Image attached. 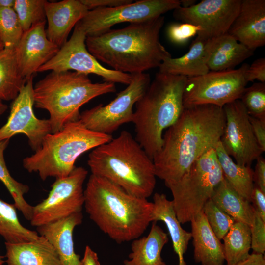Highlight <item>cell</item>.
I'll use <instances>...</instances> for the list:
<instances>
[{
	"mask_svg": "<svg viewBox=\"0 0 265 265\" xmlns=\"http://www.w3.org/2000/svg\"><path fill=\"white\" fill-rule=\"evenodd\" d=\"M225 125L222 107L201 105L184 108L163 134L162 147L153 159L156 177L165 185L178 180L198 159L215 148Z\"/></svg>",
	"mask_w": 265,
	"mask_h": 265,
	"instance_id": "cell-1",
	"label": "cell"
},
{
	"mask_svg": "<svg viewBox=\"0 0 265 265\" xmlns=\"http://www.w3.org/2000/svg\"><path fill=\"white\" fill-rule=\"evenodd\" d=\"M164 23V17L161 16L111 29L98 36L86 37V47L97 60L112 70L131 74L143 73L159 67L165 59L171 57L159 40Z\"/></svg>",
	"mask_w": 265,
	"mask_h": 265,
	"instance_id": "cell-2",
	"label": "cell"
},
{
	"mask_svg": "<svg viewBox=\"0 0 265 265\" xmlns=\"http://www.w3.org/2000/svg\"><path fill=\"white\" fill-rule=\"evenodd\" d=\"M84 195V206L91 220L117 243L139 238L152 222L153 202L104 178L91 174Z\"/></svg>",
	"mask_w": 265,
	"mask_h": 265,
	"instance_id": "cell-3",
	"label": "cell"
},
{
	"mask_svg": "<svg viewBox=\"0 0 265 265\" xmlns=\"http://www.w3.org/2000/svg\"><path fill=\"white\" fill-rule=\"evenodd\" d=\"M87 164L91 174L109 180L134 196L147 199L154 190L153 161L127 131L93 149Z\"/></svg>",
	"mask_w": 265,
	"mask_h": 265,
	"instance_id": "cell-4",
	"label": "cell"
},
{
	"mask_svg": "<svg viewBox=\"0 0 265 265\" xmlns=\"http://www.w3.org/2000/svg\"><path fill=\"white\" fill-rule=\"evenodd\" d=\"M187 77L158 72L135 104L132 122L135 139L153 160L162 145L163 132L182 114Z\"/></svg>",
	"mask_w": 265,
	"mask_h": 265,
	"instance_id": "cell-5",
	"label": "cell"
},
{
	"mask_svg": "<svg viewBox=\"0 0 265 265\" xmlns=\"http://www.w3.org/2000/svg\"><path fill=\"white\" fill-rule=\"evenodd\" d=\"M116 91L114 83H93L88 75L74 71H51L33 87L36 107L46 110L52 133L79 120L80 108L94 98Z\"/></svg>",
	"mask_w": 265,
	"mask_h": 265,
	"instance_id": "cell-6",
	"label": "cell"
},
{
	"mask_svg": "<svg viewBox=\"0 0 265 265\" xmlns=\"http://www.w3.org/2000/svg\"><path fill=\"white\" fill-rule=\"evenodd\" d=\"M112 138L88 129L80 120L70 122L61 130L47 134L40 148L23 159V166L30 173H38L42 180L65 177L75 168L79 157Z\"/></svg>",
	"mask_w": 265,
	"mask_h": 265,
	"instance_id": "cell-7",
	"label": "cell"
},
{
	"mask_svg": "<svg viewBox=\"0 0 265 265\" xmlns=\"http://www.w3.org/2000/svg\"><path fill=\"white\" fill-rule=\"evenodd\" d=\"M224 176L214 148L193 163L178 180L166 184L171 192L176 216L181 224L191 220L202 211Z\"/></svg>",
	"mask_w": 265,
	"mask_h": 265,
	"instance_id": "cell-8",
	"label": "cell"
},
{
	"mask_svg": "<svg viewBox=\"0 0 265 265\" xmlns=\"http://www.w3.org/2000/svg\"><path fill=\"white\" fill-rule=\"evenodd\" d=\"M249 64L238 69L209 71L197 77L187 78L183 94L184 108L201 105L223 108L240 99L246 88V72Z\"/></svg>",
	"mask_w": 265,
	"mask_h": 265,
	"instance_id": "cell-9",
	"label": "cell"
},
{
	"mask_svg": "<svg viewBox=\"0 0 265 265\" xmlns=\"http://www.w3.org/2000/svg\"><path fill=\"white\" fill-rule=\"evenodd\" d=\"M132 76L130 83L109 103L105 106L100 104L80 114L79 120L87 128L111 135L121 125L132 122L133 106L151 83L147 73H134Z\"/></svg>",
	"mask_w": 265,
	"mask_h": 265,
	"instance_id": "cell-10",
	"label": "cell"
},
{
	"mask_svg": "<svg viewBox=\"0 0 265 265\" xmlns=\"http://www.w3.org/2000/svg\"><path fill=\"white\" fill-rule=\"evenodd\" d=\"M180 6L179 0H141L122 6L89 10L77 25L86 37L96 36L124 22L141 23L156 19Z\"/></svg>",
	"mask_w": 265,
	"mask_h": 265,
	"instance_id": "cell-11",
	"label": "cell"
},
{
	"mask_svg": "<svg viewBox=\"0 0 265 265\" xmlns=\"http://www.w3.org/2000/svg\"><path fill=\"white\" fill-rule=\"evenodd\" d=\"M87 174L84 168L75 167L67 176L56 178L47 197L33 206L31 225L37 227L81 212Z\"/></svg>",
	"mask_w": 265,
	"mask_h": 265,
	"instance_id": "cell-12",
	"label": "cell"
},
{
	"mask_svg": "<svg viewBox=\"0 0 265 265\" xmlns=\"http://www.w3.org/2000/svg\"><path fill=\"white\" fill-rule=\"evenodd\" d=\"M86 39L84 32L76 25L69 40L37 72L70 71L86 75L92 74L101 77L104 81L129 85L132 78V74L103 66L88 51Z\"/></svg>",
	"mask_w": 265,
	"mask_h": 265,
	"instance_id": "cell-13",
	"label": "cell"
},
{
	"mask_svg": "<svg viewBox=\"0 0 265 265\" xmlns=\"http://www.w3.org/2000/svg\"><path fill=\"white\" fill-rule=\"evenodd\" d=\"M223 108L225 125L220 141L237 163L251 166L263 151L254 134L249 115L240 99L226 104Z\"/></svg>",
	"mask_w": 265,
	"mask_h": 265,
	"instance_id": "cell-14",
	"label": "cell"
},
{
	"mask_svg": "<svg viewBox=\"0 0 265 265\" xmlns=\"http://www.w3.org/2000/svg\"><path fill=\"white\" fill-rule=\"evenodd\" d=\"M33 78V76L26 80L13 100L7 121L0 128V141L24 134L31 149L36 151L45 137L52 133V128L49 119H40L34 114Z\"/></svg>",
	"mask_w": 265,
	"mask_h": 265,
	"instance_id": "cell-15",
	"label": "cell"
},
{
	"mask_svg": "<svg viewBox=\"0 0 265 265\" xmlns=\"http://www.w3.org/2000/svg\"><path fill=\"white\" fill-rule=\"evenodd\" d=\"M241 0H203L194 5L181 6L173 11L177 20L199 26L202 30L197 35L214 39L228 32L237 17Z\"/></svg>",
	"mask_w": 265,
	"mask_h": 265,
	"instance_id": "cell-16",
	"label": "cell"
},
{
	"mask_svg": "<svg viewBox=\"0 0 265 265\" xmlns=\"http://www.w3.org/2000/svg\"><path fill=\"white\" fill-rule=\"evenodd\" d=\"M46 22L35 24L25 31L15 48L18 67L26 81L54 57L60 49L48 38Z\"/></svg>",
	"mask_w": 265,
	"mask_h": 265,
	"instance_id": "cell-17",
	"label": "cell"
},
{
	"mask_svg": "<svg viewBox=\"0 0 265 265\" xmlns=\"http://www.w3.org/2000/svg\"><path fill=\"white\" fill-rule=\"evenodd\" d=\"M254 51L265 44V0H241L239 12L228 32Z\"/></svg>",
	"mask_w": 265,
	"mask_h": 265,
	"instance_id": "cell-18",
	"label": "cell"
},
{
	"mask_svg": "<svg viewBox=\"0 0 265 265\" xmlns=\"http://www.w3.org/2000/svg\"><path fill=\"white\" fill-rule=\"evenodd\" d=\"M45 14L48 26V38L59 48L67 41L72 28L87 13L88 9L80 0H64L58 2L46 1Z\"/></svg>",
	"mask_w": 265,
	"mask_h": 265,
	"instance_id": "cell-19",
	"label": "cell"
},
{
	"mask_svg": "<svg viewBox=\"0 0 265 265\" xmlns=\"http://www.w3.org/2000/svg\"><path fill=\"white\" fill-rule=\"evenodd\" d=\"M82 219L81 212L37 227V232L53 247L62 265H81L80 256L74 249L73 232Z\"/></svg>",
	"mask_w": 265,
	"mask_h": 265,
	"instance_id": "cell-20",
	"label": "cell"
},
{
	"mask_svg": "<svg viewBox=\"0 0 265 265\" xmlns=\"http://www.w3.org/2000/svg\"><path fill=\"white\" fill-rule=\"evenodd\" d=\"M214 39L197 35L187 53L178 58L165 59L159 67V72L187 78L207 73L210 71L207 61Z\"/></svg>",
	"mask_w": 265,
	"mask_h": 265,
	"instance_id": "cell-21",
	"label": "cell"
},
{
	"mask_svg": "<svg viewBox=\"0 0 265 265\" xmlns=\"http://www.w3.org/2000/svg\"><path fill=\"white\" fill-rule=\"evenodd\" d=\"M194 259L202 265H223V245L211 228L202 211L190 222Z\"/></svg>",
	"mask_w": 265,
	"mask_h": 265,
	"instance_id": "cell-22",
	"label": "cell"
},
{
	"mask_svg": "<svg viewBox=\"0 0 265 265\" xmlns=\"http://www.w3.org/2000/svg\"><path fill=\"white\" fill-rule=\"evenodd\" d=\"M152 222L161 221L165 224L171 238L173 249L177 255L179 265H186L184 259L191 234L181 226L175 213L172 200L165 194L155 193L153 196Z\"/></svg>",
	"mask_w": 265,
	"mask_h": 265,
	"instance_id": "cell-23",
	"label": "cell"
},
{
	"mask_svg": "<svg viewBox=\"0 0 265 265\" xmlns=\"http://www.w3.org/2000/svg\"><path fill=\"white\" fill-rule=\"evenodd\" d=\"M152 223L146 236L132 241L129 259L124 261V265H166L161 254L168 241V235L156 222Z\"/></svg>",
	"mask_w": 265,
	"mask_h": 265,
	"instance_id": "cell-24",
	"label": "cell"
},
{
	"mask_svg": "<svg viewBox=\"0 0 265 265\" xmlns=\"http://www.w3.org/2000/svg\"><path fill=\"white\" fill-rule=\"evenodd\" d=\"M7 265H62L57 254L48 242H5Z\"/></svg>",
	"mask_w": 265,
	"mask_h": 265,
	"instance_id": "cell-25",
	"label": "cell"
},
{
	"mask_svg": "<svg viewBox=\"0 0 265 265\" xmlns=\"http://www.w3.org/2000/svg\"><path fill=\"white\" fill-rule=\"evenodd\" d=\"M252 51L228 33L214 38L207 61L210 71L234 69L252 56Z\"/></svg>",
	"mask_w": 265,
	"mask_h": 265,
	"instance_id": "cell-26",
	"label": "cell"
},
{
	"mask_svg": "<svg viewBox=\"0 0 265 265\" xmlns=\"http://www.w3.org/2000/svg\"><path fill=\"white\" fill-rule=\"evenodd\" d=\"M211 199L235 221L251 225L254 213L253 206L238 193L224 177L215 188Z\"/></svg>",
	"mask_w": 265,
	"mask_h": 265,
	"instance_id": "cell-27",
	"label": "cell"
},
{
	"mask_svg": "<svg viewBox=\"0 0 265 265\" xmlns=\"http://www.w3.org/2000/svg\"><path fill=\"white\" fill-rule=\"evenodd\" d=\"M214 149L224 178L238 193L250 202L254 185L253 170L251 166L235 162L220 141Z\"/></svg>",
	"mask_w": 265,
	"mask_h": 265,
	"instance_id": "cell-28",
	"label": "cell"
},
{
	"mask_svg": "<svg viewBox=\"0 0 265 265\" xmlns=\"http://www.w3.org/2000/svg\"><path fill=\"white\" fill-rule=\"evenodd\" d=\"M13 204L0 199V235L6 242L17 243L30 241L47 242V240L34 231L22 225Z\"/></svg>",
	"mask_w": 265,
	"mask_h": 265,
	"instance_id": "cell-29",
	"label": "cell"
},
{
	"mask_svg": "<svg viewBox=\"0 0 265 265\" xmlns=\"http://www.w3.org/2000/svg\"><path fill=\"white\" fill-rule=\"evenodd\" d=\"M17 63L15 48L0 51V100H14L26 82Z\"/></svg>",
	"mask_w": 265,
	"mask_h": 265,
	"instance_id": "cell-30",
	"label": "cell"
},
{
	"mask_svg": "<svg viewBox=\"0 0 265 265\" xmlns=\"http://www.w3.org/2000/svg\"><path fill=\"white\" fill-rule=\"evenodd\" d=\"M222 239L227 265H235L249 255L251 240L248 225L235 221Z\"/></svg>",
	"mask_w": 265,
	"mask_h": 265,
	"instance_id": "cell-31",
	"label": "cell"
},
{
	"mask_svg": "<svg viewBox=\"0 0 265 265\" xmlns=\"http://www.w3.org/2000/svg\"><path fill=\"white\" fill-rule=\"evenodd\" d=\"M9 140L0 141V181L7 189L14 200L17 209L21 212L24 217L30 220L32 217L33 206L24 198L25 194L29 191L27 185L18 182L10 175L4 159V152L7 147Z\"/></svg>",
	"mask_w": 265,
	"mask_h": 265,
	"instance_id": "cell-32",
	"label": "cell"
},
{
	"mask_svg": "<svg viewBox=\"0 0 265 265\" xmlns=\"http://www.w3.org/2000/svg\"><path fill=\"white\" fill-rule=\"evenodd\" d=\"M45 0H15L14 9L24 32L32 26L46 22Z\"/></svg>",
	"mask_w": 265,
	"mask_h": 265,
	"instance_id": "cell-33",
	"label": "cell"
},
{
	"mask_svg": "<svg viewBox=\"0 0 265 265\" xmlns=\"http://www.w3.org/2000/svg\"><path fill=\"white\" fill-rule=\"evenodd\" d=\"M24 32L14 8H0V38L4 47L15 48Z\"/></svg>",
	"mask_w": 265,
	"mask_h": 265,
	"instance_id": "cell-34",
	"label": "cell"
},
{
	"mask_svg": "<svg viewBox=\"0 0 265 265\" xmlns=\"http://www.w3.org/2000/svg\"><path fill=\"white\" fill-rule=\"evenodd\" d=\"M249 116L265 119V83L246 87L240 99Z\"/></svg>",
	"mask_w": 265,
	"mask_h": 265,
	"instance_id": "cell-35",
	"label": "cell"
},
{
	"mask_svg": "<svg viewBox=\"0 0 265 265\" xmlns=\"http://www.w3.org/2000/svg\"><path fill=\"white\" fill-rule=\"evenodd\" d=\"M206 219L213 233L222 240L235 223V220L210 199L202 209Z\"/></svg>",
	"mask_w": 265,
	"mask_h": 265,
	"instance_id": "cell-36",
	"label": "cell"
},
{
	"mask_svg": "<svg viewBox=\"0 0 265 265\" xmlns=\"http://www.w3.org/2000/svg\"><path fill=\"white\" fill-rule=\"evenodd\" d=\"M201 30L200 26L190 23H175L168 27L167 35L172 42L181 45L197 35Z\"/></svg>",
	"mask_w": 265,
	"mask_h": 265,
	"instance_id": "cell-37",
	"label": "cell"
},
{
	"mask_svg": "<svg viewBox=\"0 0 265 265\" xmlns=\"http://www.w3.org/2000/svg\"><path fill=\"white\" fill-rule=\"evenodd\" d=\"M251 249L253 252L264 254L265 251V221L254 209L252 223L250 226Z\"/></svg>",
	"mask_w": 265,
	"mask_h": 265,
	"instance_id": "cell-38",
	"label": "cell"
},
{
	"mask_svg": "<svg viewBox=\"0 0 265 265\" xmlns=\"http://www.w3.org/2000/svg\"><path fill=\"white\" fill-rule=\"evenodd\" d=\"M245 79L247 82L255 80L260 82L265 83V58L261 57L255 60L246 72Z\"/></svg>",
	"mask_w": 265,
	"mask_h": 265,
	"instance_id": "cell-39",
	"label": "cell"
},
{
	"mask_svg": "<svg viewBox=\"0 0 265 265\" xmlns=\"http://www.w3.org/2000/svg\"><path fill=\"white\" fill-rule=\"evenodd\" d=\"M88 10L98 8L114 7L132 2V0H80Z\"/></svg>",
	"mask_w": 265,
	"mask_h": 265,
	"instance_id": "cell-40",
	"label": "cell"
},
{
	"mask_svg": "<svg viewBox=\"0 0 265 265\" xmlns=\"http://www.w3.org/2000/svg\"><path fill=\"white\" fill-rule=\"evenodd\" d=\"M250 202L261 218L265 221V192L254 185Z\"/></svg>",
	"mask_w": 265,
	"mask_h": 265,
	"instance_id": "cell-41",
	"label": "cell"
},
{
	"mask_svg": "<svg viewBox=\"0 0 265 265\" xmlns=\"http://www.w3.org/2000/svg\"><path fill=\"white\" fill-rule=\"evenodd\" d=\"M249 120L256 140L264 152L265 151V119L249 116Z\"/></svg>",
	"mask_w": 265,
	"mask_h": 265,
	"instance_id": "cell-42",
	"label": "cell"
},
{
	"mask_svg": "<svg viewBox=\"0 0 265 265\" xmlns=\"http://www.w3.org/2000/svg\"><path fill=\"white\" fill-rule=\"evenodd\" d=\"M256 160L255 170L254 171V185L265 192V159L260 156Z\"/></svg>",
	"mask_w": 265,
	"mask_h": 265,
	"instance_id": "cell-43",
	"label": "cell"
},
{
	"mask_svg": "<svg viewBox=\"0 0 265 265\" xmlns=\"http://www.w3.org/2000/svg\"><path fill=\"white\" fill-rule=\"evenodd\" d=\"M81 265H101L97 254L88 245L85 247Z\"/></svg>",
	"mask_w": 265,
	"mask_h": 265,
	"instance_id": "cell-44",
	"label": "cell"
},
{
	"mask_svg": "<svg viewBox=\"0 0 265 265\" xmlns=\"http://www.w3.org/2000/svg\"><path fill=\"white\" fill-rule=\"evenodd\" d=\"M235 265H265L264 254L253 252Z\"/></svg>",
	"mask_w": 265,
	"mask_h": 265,
	"instance_id": "cell-45",
	"label": "cell"
},
{
	"mask_svg": "<svg viewBox=\"0 0 265 265\" xmlns=\"http://www.w3.org/2000/svg\"><path fill=\"white\" fill-rule=\"evenodd\" d=\"M15 0H0V8H13Z\"/></svg>",
	"mask_w": 265,
	"mask_h": 265,
	"instance_id": "cell-46",
	"label": "cell"
},
{
	"mask_svg": "<svg viewBox=\"0 0 265 265\" xmlns=\"http://www.w3.org/2000/svg\"><path fill=\"white\" fill-rule=\"evenodd\" d=\"M196 0H181L180 6L184 8H189L196 4Z\"/></svg>",
	"mask_w": 265,
	"mask_h": 265,
	"instance_id": "cell-47",
	"label": "cell"
},
{
	"mask_svg": "<svg viewBox=\"0 0 265 265\" xmlns=\"http://www.w3.org/2000/svg\"><path fill=\"white\" fill-rule=\"evenodd\" d=\"M7 109V106L2 101L0 100V116Z\"/></svg>",
	"mask_w": 265,
	"mask_h": 265,
	"instance_id": "cell-48",
	"label": "cell"
},
{
	"mask_svg": "<svg viewBox=\"0 0 265 265\" xmlns=\"http://www.w3.org/2000/svg\"><path fill=\"white\" fill-rule=\"evenodd\" d=\"M5 256L2 255H0V265H3L5 262L4 260Z\"/></svg>",
	"mask_w": 265,
	"mask_h": 265,
	"instance_id": "cell-49",
	"label": "cell"
},
{
	"mask_svg": "<svg viewBox=\"0 0 265 265\" xmlns=\"http://www.w3.org/2000/svg\"><path fill=\"white\" fill-rule=\"evenodd\" d=\"M4 45L0 38V51L4 48Z\"/></svg>",
	"mask_w": 265,
	"mask_h": 265,
	"instance_id": "cell-50",
	"label": "cell"
}]
</instances>
